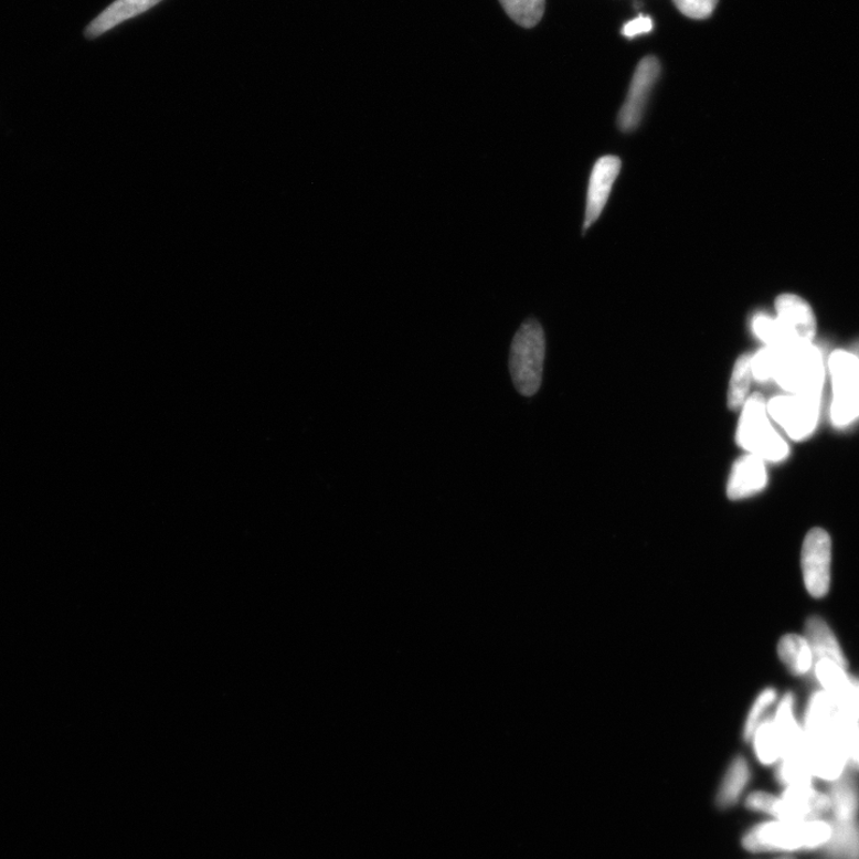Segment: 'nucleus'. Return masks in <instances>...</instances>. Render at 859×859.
<instances>
[{
    "mask_svg": "<svg viewBox=\"0 0 859 859\" xmlns=\"http://www.w3.org/2000/svg\"><path fill=\"white\" fill-rule=\"evenodd\" d=\"M804 752L814 778L831 783L847 773L846 754L831 735L806 734Z\"/></svg>",
    "mask_w": 859,
    "mask_h": 859,
    "instance_id": "obj_10",
    "label": "nucleus"
},
{
    "mask_svg": "<svg viewBox=\"0 0 859 859\" xmlns=\"http://www.w3.org/2000/svg\"><path fill=\"white\" fill-rule=\"evenodd\" d=\"M736 442L764 462L781 463L789 455L788 444L770 422L765 399L760 393L749 396L743 406Z\"/></svg>",
    "mask_w": 859,
    "mask_h": 859,
    "instance_id": "obj_2",
    "label": "nucleus"
},
{
    "mask_svg": "<svg viewBox=\"0 0 859 859\" xmlns=\"http://www.w3.org/2000/svg\"><path fill=\"white\" fill-rule=\"evenodd\" d=\"M752 742L755 757L761 764L770 766L778 764L783 757V744L773 717L766 718L754 731Z\"/></svg>",
    "mask_w": 859,
    "mask_h": 859,
    "instance_id": "obj_23",
    "label": "nucleus"
},
{
    "mask_svg": "<svg viewBox=\"0 0 859 859\" xmlns=\"http://www.w3.org/2000/svg\"><path fill=\"white\" fill-rule=\"evenodd\" d=\"M805 746V745H804ZM776 776L783 786L813 783V775L806 760L804 747L783 757L777 764Z\"/></svg>",
    "mask_w": 859,
    "mask_h": 859,
    "instance_id": "obj_24",
    "label": "nucleus"
},
{
    "mask_svg": "<svg viewBox=\"0 0 859 859\" xmlns=\"http://www.w3.org/2000/svg\"><path fill=\"white\" fill-rule=\"evenodd\" d=\"M821 395H778L766 404L773 418L794 441L808 438L818 426Z\"/></svg>",
    "mask_w": 859,
    "mask_h": 859,
    "instance_id": "obj_4",
    "label": "nucleus"
},
{
    "mask_svg": "<svg viewBox=\"0 0 859 859\" xmlns=\"http://www.w3.org/2000/svg\"><path fill=\"white\" fill-rule=\"evenodd\" d=\"M805 821L776 819L755 826L744 837V847L754 853L806 850Z\"/></svg>",
    "mask_w": 859,
    "mask_h": 859,
    "instance_id": "obj_6",
    "label": "nucleus"
},
{
    "mask_svg": "<svg viewBox=\"0 0 859 859\" xmlns=\"http://www.w3.org/2000/svg\"><path fill=\"white\" fill-rule=\"evenodd\" d=\"M777 859H794L793 857L786 856V857H780Z\"/></svg>",
    "mask_w": 859,
    "mask_h": 859,
    "instance_id": "obj_34",
    "label": "nucleus"
},
{
    "mask_svg": "<svg viewBox=\"0 0 859 859\" xmlns=\"http://www.w3.org/2000/svg\"><path fill=\"white\" fill-rule=\"evenodd\" d=\"M773 720L782 740L783 757L804 747L806 734L803 723L797 719L794 692L789 691L782 696L776 704Z\"/></svg>",
    "mask_w": 859,
    "mask_h": 859,
    "instance_id": "obj_15",
    "label": "nucleus"
},
{
    "mask_svg": "<svg viewBox=\"0 0 859 859\" xmlns=\"http://www.w3.org/2000/svg\"><path fill=\"white\" fill-rule=\"evenodd\" d=\"M814 674L821 689L831 696L842 714L859 721V678L828 659L818 660L814 665Z\"/></svg>",
    "mask_w": 859,
    "mask_h": 859,
    "instance_id": "obj_8",
    "label": "nucleus"
},
{
    "mask_svg": "<svg viewBox=\"0 0 859 859\" xmlns=\"http://www.w3.org/2000/svg\"><path fill=\"white\" fill-rule=\"evenodd\" d=\"M831 838L823 850L829 859H859V824L857 819L834 820Z\"/></svg>",
    "mask_w": 859,
    "mask_h": 859,
    "instance_id": "obj_20",
    "label": "nucleus"
},
{
    "mask_svg": "<svg viewBox=\"0 0 859 859\" xmlns=\"http://www.w3.org/2000/svg\"><path fill=\"white\" fill-rule=\"evenodd\" d=\"M660 70V63L654 55L644 57L636 67L627 98L617 117L622 131L628 132L639 127L648 97L659 79Z\"/></svg>",
    "mask_w": 859,
    "mask_h": 859,
    "instance_id": "obj_7",
    "label": "nucleus"
},
{
    "mask_svg": "<svg viewBox=\"0 0 859 859\" xmlns=\"http://www.w3.org/2000/svg\"><path fill=\"white\" fill-rule=\"evenodd\" d=\"M844 715L835 700L823 689L809 696L803 728L807 735H833Z\"/></svg>",
    "mask_w": 859,
    "mask_h": 859,
    "instance_id": "obj_13",
    "label": "nucleus"
},
{
    "mask_svg": "<svg viewBox=\"0 0 859 859\" xmlns=\"http://www.w3.org/2000/svg\"><path fill=\"white\" fill-rule=\"evenodd\" d=\"M777 319L796 343H812L817 335V319L812 307L799 296L783 294L776 299Z\"/></svg>",
    "mask_w": 859,
    "mask_h": 859,
    "instance_id": "obj_12",
    "label": "nucleus"
},
{
    "mask_svg": "<svg viewBox=\"0 0 859 859\" xmlns=\"http://www.w3.org/2000/svg\"><path fill=\"white\" fill-rule=\"evenodd\" d=\"M835 393L859 390V357L846 350H837L828 361Z\"/></svg>",
    "mask_w": 859,
    "mask_h": 859,
    "instance_id": "obj_21",
    "label": "nucleus"
},
{
    "mask_svg": "<svg viewBox=\"0 0 859 859\" xmlns=\"http://www.w3.org/2000/svg\"><path fill=\"white\" fill-rule=\"evenodd\" d=\"M752 354H743L734 364L729 389V407L733 411L743 407L749 397L752 368Z\"/></svg>",
    "mask_w": 859,
    "mask_h": 859,
    "instance_id": "obj_25",
    "label": "nucleus"
},
{
    "mask_svg": "<svg viewBox=\"0 0 859 859\" xmlns=\"http://www.w3.org/2000/svg\"><path fill=\"white\" fill-rule=\"evenodd\" d=\"M831 803L834 820L847 821L857 819L859 810V789L856 781L848 774L831 782L827 794Z\"/></svg>",
    "mask_w": 859,
    "mask_h": 859,
    "instance_id": "obj_19",
    "label": "nucleus"
},
{
    "mask_svg": "<svg viewBox=\"0 0 859 859\" xmlns=\"http://www.w3.org/2000/svg\"><path fill=\"white\" fill-rule=\"evenodd\" d=\"M805 638L812 648L814 658L833 660L848 669L847 656L844 654L835 632L821 616L812 615L807 618Z\"/></svg>",
    "mask_w": 859,
    "mask_h": 859,
    "instance_id": "obj_16",
    "label": "nucleus"
},
{
    "mask_svg": "<svg viewBox=\"0 0 859 859\" xmlns=\"http://www.w3.org/2000/svg\"><path fill=\"white\" fill-rule=\"evenodd\" d=\"M773 380L789 394L821 395L825 382L823 354L812 343L772 347Z\"/></svg>",
    "mask_w": 859,
    "mask_h": 859,
    "instance_id": "obj_1",
    "label": "nucleus"
},
{
    "mask_svg": "<svg viewBox=\"0 0 859 859\" xmlns=\"http://www.w3.org/2000/svg\"><path fill=\"white\" fill-rule=\"evenodd\" d=\"M752 330L755 337L760 338L765 347H788L794 344H802L795 342L788 332L784 330L777 318H773L766 315H757L753 318Z\"/></svg>",
    "mask_w": 859,
    "mask_h": 859,
    "instance_id": "obj_27",
    "label": "nucleus"
},
{
    "mask_svg": "<svg viewBox=\"0 0 859 859\" xmlns=\"http://www.w3.org/2000/svg\"><path fill=\"white\" fill-rule=\"evenodd\" d=\"M833 541L821 528L812 529L802 552L804 583L813 598H824L831 587Z\"/></svg>",
    "mask_w": 859,
    "mask_h": 859,
    "instance_id": "obj_5",
    "label": "nucleus"
},
{
    "mask_svg": "<svg viewBox=\"0 0 859 859\" xmlns=\"http://www.w3.org/2000/svg\"><path fill=\"white\" fill-rule=\"evenodd\" d=\"M778 798L780 797L773 794L755 792L746 798V806L752 810L766 813L770 814V816L775 817Z\"/></svg>",
    "mask_w": 859,
    "mask_h": 859,
    "instance_id": "obj_32",
    "label": "nucleus"
},
{
    "mask_svg": "<svg viewBox=\"0 0 859 859\" xmlns=\"http://www.w3.org/2000/svg\"><path fill=\"white\" fill-rule=\"evenodd\" d=\"M621 167L622 162L618 157L605 156L597 160L594 170H592L586 198L585 231L594 225L603 213Z\"/></svg>",
    "mask_w": 859,
    "mask_h": 859,
    "instance_id": "obj_11",
    "label": "nucleus"
},
{
    "mask_svg": "<svg viewBox=\"0 0 859 859\" xmlns=\"http://www.w3.org/2000/svg\"><path fill=\"white\" fill-rule=\"evenodd\" d=\"M780 660L795 677H806L814 670V655L805 636L784 635L777 645Z\"/></svg>",
    "mask_w": 859,
    "mask_h": 859,
    "instance_id": "obj_18",
    "label": "nucleus"
},
{
    "mask_svg": "<svg viewBox=\"0 0 859 859\" xmlns=\"http://www.w3.org/2000/svg\"><path fill=\"white\" fill-rule=\"evenodd\" d=\"M544 358L545 338L542 326L537 319H528L515 335L510 349V374L518 393L532 396L539 392Z\"/></svg>",
    "mask_w": 859,
    "mask_h": 859,
    "instance_id": "obj_3",
    "label": "nucleus"
},
{
    "mask_svg": "<svg viewBox=\"0 0 859 859\" xmlns=\"http://www.w3.org/2000/svg\"><path fill=\"white\" fill-rule=\"evenodd\" d=\"M674 3L687 18L704 20L713 13L719 0H674Z\"/></svg>",
    "mask_w": 859,
    "mask_h": 859,
    "instance_id": "obj_31",
    "label": "nucleus"
},
{
    "mask_svg": "<svg viewBox=\"0 0 859 859\" xmlns=\"http://www.w3.org/2000/svg\"><path fill=\"white\" fill-rule=\"evenodd\" d=\"M509 18L523 28H532L543 18L545 0H499Z\"/></svg>",
    "mask_w": 859,
    "mask_h": 859,
    "instance_id": "obj_26",
    "label": "nucleus"
},
{
    "mask_svg": "<svg viewBox=\"0 0 859 859\" xmlns=\"http://www.w3.org/2000/svg\"><path fill=\"white\" fill-rule=\"evenodd\" d=\"M778 692L775 688H765L754 699L745 723L743 725V738L746 742H750L753 733L757 730L759 725L768 718L770 710L777 704Z\"/></svg>",
    "mask_w": 859,
    "mask_h": 859,
    "instance_id": "obj_29",
    "label": "nucleus"
},
{
    "mask_svg": "<svg viewBox=\"0 0 859 859\" xmlns=\"http://www.w3.org/2000/svg\"><path fill=\"white\" fill-rule=\"evenodd\" d=\"M831 420L838 427H846L859 420V390L834 394Z\"/></svg>",
    "mask_w": 859,
    "mask_h": 859,
    "instance_id": "obj_30",
    "label": "nucleus"
},
{
    "mask_svg": "<svg viewBox=\"0 0 859 859\" xmlns=\"http://www.w3.org/2000/svg\"><path fill=\"white\" fill-rule=\"evenodd\" d=\"M827 812H831L827 794L814 788L813 783L794 784L786 787L778 798L775 818L784 821H805L821 818Z\"/></svg>",
    "mask_w": 859,
    "mask_h": 859,
    "instance_id": "obj_9",
    "label": "nucleus"
},
{
    "mask_svg": "<svg viewBox=\"0 0 859 859\" xmlns=\"http://www.w3.org/2000/svg\"><path fill=\"white\" fill-rule=\"evenodd\" d=\"M751 780V768L747 761L739 755L725 772L718 793V805L722 808L732 807L743 795Z\"/></svg>",
    "mask_w": 859,
    "mask_h": 859,
    "instance_id": "obj_22",
    "label": "nucleus"
},
{
    "mask_svg": "<svg viewBox=\"0 0 859 859\" xmlns=\"http://www.w3.org/2000/svg\"><path fill=\"white\" fill-rule=\"evenodd\" d=\"M161 0H115L91 24L86 26L85 35L96 39L118 24L128 21L159 4Z\"/></svg>",
    "mask_w": 859,
    "mask_h": 859,
    "instance_id": "obj_17",
    "label": "nucleus"
},
{
    "mask_svg": "<svg viewBox=\"0 0 859 859\" xmlns=\"http://www.w3.org/2000/svg\"><path fill=\"white\" fill-rule=\"evenodd\" d=\"M651 29H654V23H651V20L649 18L639 17L638 19L628 22L624 26L622 34L632 39L636 35L649 33Z\"/></svg>",
    "mask_w": 859,
    "mask_h": 859,
    "instance_id": "obj_33",
    "label": "nucleus"
},
{
    "mask_svg": "<svg viewBox=\"0 0 859 859\" xmlns=\"http://www.w3.org/2000/svg\"><path fill=\"white\" fill-rule=\"evenodd\" d=\"M767 482L765 462L749 454L738 460L732 469L728 495L732 500L743 499L764 490Z\"/></svg>",
    "mask_w": 859,
    "mask_h": 859,
    "instance_id": "obj_14",
    "label": "nucleus"
},
{
    "mask_svg": "<svg viewBox=\"0 0 859 859\" xmlns=\"http://www.w3.org/2000/svg\"><path fill=\"white\" fill-rule=\"evenodd\" d=\"M848 762V767L859 772V721L844 717L833 735Z\"/></svg>",
    "mask_w": 859,
    "mask_h": 859,
    "instance_id": "obj_28",
    "label": "nucleus"
}]
</instances>
